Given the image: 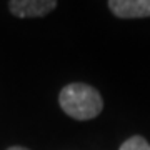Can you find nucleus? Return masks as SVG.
Returning a JSON list of instances; mask_svg holds the SVG:
<instances>
[{"mask_svg": "<svg viewBox=\"0 0 150 150\" xmlns=\"http://www.w3.org/2000/svg\"><path fill=\"white\" fill-rule=\"evenodd\" d=\"M7 150H28V149H25V147H20V145H13V147H8Z\"/></svg>", "mask_w": 150, "mask_h": 150, "instance_id": "nucleus-5", "label": "nucleus"}, {"mask_svg": "<svg viewBox=\"0 0 150 150\" xmlns=\"http://www.w3.org/2000/svg\"><path fill=\"white\" fill-rule=\"evenodd\" d=\"M118 150H150V144L144 137H140V135H134V137H130L120 145V149Z\"/></svg>", "mask_w": 150, "mask_h": 150, "instance_id": "nucleus-4", "label": "nucleus"}, {"mask_svg": "<svg viewBox=\"0 0 150 150\" xmlns=\"http://www.w3.org/2000/svg\"><path fill=\"white\" fill-rule=\"evenodd\" d=\"M57 7V0H10L8 10L18 18H38L48 15Z\"/></svg>", "mask_w": 150, "mask_h": 150, "instance_id": "nucleus-2", "label": "nucleus"}, {"mask_svg": "<svg viewBox=\"0 0 150 150\" xmlns=\"http://www.w3.org/2000/svg\"><path fill=\"white\" fill-rule=\"evenodd\" d=\"M60 108L75 120H92L103 110V100L95 87L74 82L65 85L59 95Z\"/></svg>", "mask_w": 150, "mask_h": 150, "instance_id": "nucleus-1", "label": "nucleus"}, {"mask_svg": "<svg viewBox=\"0 0 150 150\" xmlns=\"http://www.w3.org/2000/svg\"><path fill=\"white\" fill-rule=\"evenodd\" d=\"M108 8L118 18L150 17V0H108Z\"/></svg>", "mask_w": 150, "mask_h": 150, "instance_id": "nucleus-3", "label": "nucleus"}]
</instances>
